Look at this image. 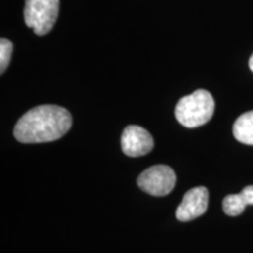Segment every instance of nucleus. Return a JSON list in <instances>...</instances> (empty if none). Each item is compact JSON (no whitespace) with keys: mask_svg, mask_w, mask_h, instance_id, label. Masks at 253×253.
Returning <instances> with one entry per match:
<instances>
[{"mask_svg":"<svg viewBox=\"0 0 253 253\" xmlns=\"http://www.w3.org/2000/svg\"><path fill=\"white\" fill-rule=\"evenodd\" d=\"M72 126L67 109L43 104L28 110L14 126V137L21 143H45L61 138Z\"/></svg>","mask_w":253,"mask_h":253,"instance_id":"1","label":"nucleus"},{"mask_svg":"<svg viewBox=\"0 0 253 253\" xmlns=\"http://www.w3.org/2000/svg\"><path fill=\"white\" fill-rule=\"evenodd\" d=\"M214 112V100L208 90L198 89L177 103V121L186 128H197L210 121Z\"/></svg>","mask_w":253,"mask_h":253,"instance_id":"2","label":"nucleus"},{"mask_svg":"<svg viewBox=\"0 0 253 253\" xmlns=\"http://www.w3.org/2000/svg\"><path fill=\"white\" fill-rule=\"evenodd\" d=\"M59 0H26L25 23L37 36H45L54 27L59 15Z\"/></svg>","mask_w":253,"mask_h":253,"instance_id":"3","label":"nucleus"},{"mask_svg":"<svg viewBox=\"0 0 253 253\" xmlns=\"http://www.w3.org/2000/svg\"><path fill=\"white\" fill-rule=\"evenodd\" d=\"M176 179V173L170 167L154 166L148 168L138 176L137 184L147 194L161 197L172 191Z\"/></svg>","mask_w":253,"mask_h":253,"instance_id":"4","label":"nucleus"},{"mask_svg":"<svg viewBox=\"0 0 253 253\" xmlns=\"http://www.w3.org/2000/svg\"><path fill=\"white\" fill-rule=\"evenodd\" d=\"M121 148L129 157L143 156L153 150V136L140 126H128L122 132Z\"/></svg>","mask_w":253,"mask_h":253,"instance_id":"5","label":"nucleus"},{"mask_svg":"<svg viewBox=\"0 0 253 253\" xmlns=\"http://www.w3.org/2000/svg\"><path fill=\"white\" fill-rule=\"evenodd\" d=\"M209 204V191L205 186L192 188L183 197L176 210V218L181 221H190L205 213Z\"/></svg>","mask_w":253,"mask_h":253,"instance_id":"6","label":"nucleus"},{"mask_svg":"<svg viewBox=\"0 0 253 253\" xmlns=\"http://www.w3.org/2000/svg\"><path fill=\"white\" fill-rule=\"evenodd\" d=\"M233 136L240 143L253 145V110L244 113L236 120Z\"/></svg>","mask_w":253,"mask_h":253,"instance_id":"7","label":"nucleus"},{"mask_svg":"<svg viewBox=\"0 0 253 253\" xmlns=\"http://www.w3.org/2000/svg\"><path fill=\"white\" fill-rule=\"evenodd\" d=\"M246 204L244 198L240 194L229 195L223 201V210L227 216L236 217L244 212Z\"/></svg>","mask_w":253,"mask_h":253,"instance_id":"8","label":"nucleus"},{"mask_svg":"<svg viewBox=\"0 0 253 253\" xmlns=\"http://www.w3.org/2000/svg\"><path fill=\"white\" fill-rule=\"evenodd\" d=\"M12 52H13V43L8 39L1 38L0 40V73H5L7 69L9 61L12 58Z\"/></svg>","mask_w":253,"mask_h":253,"instance_id":"9","label":"nucleus"},{"mask_svg":"<svg viewBox=\"0 0 253 253\" xmlns=\"http://www.w3.org/2000/svg\"><path fill=\"white\" fill-rule=\"evenodd\" d=\"M240 195L243 196L246 204L253 205V185L245 186V188L242 190V192H240Z\"/></svg>","mask_w":253,"mask_h":253,"instance_id":"10","label":"nucleus"},{"mask_svg":"<svg viewBox=\"0 0 253 253\" xmlns=\"http://www.w3.org/2000/svg\"><path fill=\"white\" fill-rule=\"evenodd\" d=\"M249 66H250V69L253 72V54L251 55V58H250V61H249Z\"/></svg>","mask_w":253,"mask_h":253,"instance_id":"11","label":"nucleus"}]
</instances>
